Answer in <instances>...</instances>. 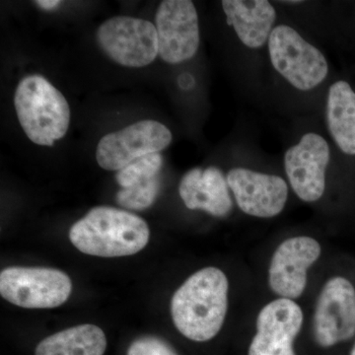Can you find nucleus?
<instances>
[{"mask_svg": "<svg viewBox=\"0 0 355 355\" xmlns=\"http://www.w3.org/2000/svg\"><path fill=\"white\" fill-rule=\"evenodd\" d=\"M160 183V176H157L139 182L130 188L121 189L116 196V202L127 209H146L155 202Z\"/></svg>", "mask_w": 355, "mask_h": 355, "instance_id": "obj_18", "label": "nucleus"}, {"mask_svg": "<svg viewBox=\"0 0 355 355\" xmlns=\"http://www.w3.org/2000/svg\"><path fill=\"white\" fill-rule=\"evenodd\" d=\"M313 333L321 347H334L354 338L355 289L345 277H333L322 288L313 317Z\"/></svg>", "mask_w": 355, "mask_h": 355, "instance_id": "obj_8", "label": "nucleus"}, {"mask_svg": "<svg viewBox=\"0 0 355 355\" xmlns=\"http://www.w3.org/2000/svg\"><path fill=\"white\" fill-rule=\"evenodd\" d=\"M107 338L94 324H80L44 338L35 355H104Z\"/></svg>", "mask_w": 355, "mask_h": 355, "instance_id": "obj_17", "label": "nucleus"}, {"mask_svg": "<svg viewBox=\"0 0 355 355\" xmlns=\"http://www.w3.org/2000/svg\"><path fill=\"white\" fill-rule=\"evenodd\" d=\"M159 57L171 64L195 57L200 46V26L195 4L190 0H165L155 16Z\"/></svg>", "mask_w": 355, "mask_h": 355, "instance_id": "obj_9", "label": "nucleus"}, {"mask_svg": "<svg viewBox=\"0 0 355 355\" xmlns=\"http://www.w3.org/2000/svg\"><path fill=\"white\" fill-rule=\"evenodd\" d=\"M226 179L238 207L248 216L270 218L286 207L288 186L282 178L236 168Z\"/></svg>", "mask_w": 355, "mask_h": 355, "instance_id": "obj_13", "label": "nucleus"}, {"mask_svg": "<svg viewBox=\"0 0 355 355\" xmlns=\"http://www.w3.org/2000/svg\"><path fill=\"white\" fill-rule=\"evenodd\" d=\"M62 2L58 0H37V6L44 9V10H53V9L57 8Z\"/></svg>", "mask_w": 355, "mask_h": 355, "instance_id": "obj_21", "label": "nucleus"}, {"mask_svg": "<svg viewBox=\"0 0 355 355\" xmlns=\"http://www.w3.org/2000/svg\"><path fill=\"white\" fill-rule=\"evenodd\" d=\"M268 51L275 69L298 90H312L328 76L329 65L323 53L289 26L273 28Z\"/></svg>", "mask_w": 355, "mask_h": 355, "instance_id": "obj_4", "label": "nucleus"}, {"mask_svg": "<svg viewBox=\"0 0 355 355\" xmlns=\"http://www.w3.org/2000/svg\"><path fill=\"white\" fill-rule=\"evenodd\" d=\"M150 231L141 217L109 207H94L69 230L70 242L81 253L119 258L139 253Z\"/></svg>", "mask_w": 355, "mask_h": 355, "instance_id": "obj_2", "label": "nucleus"}, {"mask_svg": "<svg viewBox=\"0 0 355 355\" xmlns=\"http://www.w3.org/2000/svg\"><path fill=\"white\" fill-rule=\"evenodd\" d=\"M71 291L69 275L55 268L11 266L0 273V294L19 307H58L69 299Z\"/></svg>", "mask_w": 355, "mask_h": 355, "instance_id": "obj_5", "label": "nucleus"}, {"mask_svg": "<svg viewBox=\"0 0 355 355\" xmlns=\"http://www.w3.org/2000/svg\"><path fill=\"white\" fill-rule=\"evenodd\" d=\"M128 355H178L164 340L155 336H144L135 340L128 349Z\"/></svg>", "mask_w": 355, "mask_h": 355, "instance_id": "obj_20", "label": "nucleus"}, {"mask_svg": "<svg viewBox=\"0 0 355 355\" xmlns=\"http://www.w3.org/2000/svg\"><path fill=\"white\" fill-rule=\"evenodd\" d=\"M350 355H355V345L354 349L352 350V352H350Z\"/></svg>", "mask_w": 355, "mask_h": 355, "instance_id": "obj_23", "label": "nucleus"}, {"mask_svg": "<svg viewBox=\"0 0 355 355\" xmlns=\"http://www.w3.org/2000/svg\"><path fill=\"white\" fill-rule=\"evenodd\" d=\"M301 1H284V3H300Z\"/></svg>", "mask_w": 355, "mask_h": 355, "instance_id": "obj_22", "label": "nucleus"}, {"mask_svg": "<svg viewBox=\"0 0 355 355\" xmlns=\"http://www.w3.org/2000/svg\"><path fill=\"white\" fill-rule=\"evenodd\" d=\"M228 279L209 266L191 275L173 295L171 315L177 330L193 342H207L220 331L228 309Z\"/></svg>", "mask_w": 355, "mask_h": 355, "instance_id": "obj_1", "label": "nucleus"}, {"mask_svg": "<svg viewBox=\"0 0 355 355\" xmlns=\"http://www.w3.org/2000/svg\"><path fill=\"white\" fill-rule=\"evenodd\" d=\"M228 187L227 179L218 168H196L182 178L179 193L189 209H202L222 217L232 209Z\"/></svg>", "mask_w": 355, "mask_h": 355, "instance_id": "obj_14", "label": "nucleus"}, {"mask_svg": "<svg viewBox=\"0 0 355 355\" xmlns=\"http://www.w3.org/2000/svg\"><path fill=\"white\" fill-rule=\"evenodd\" d=\"M163 165L161 154L153 153L130 163L127 167L116 172V181L121 189L130 188L139 182L160 176Z\"/></svg>", "mask_w": 355, "mask_h": 355, "instance_id": "obj_19", "label": "nucleus"}, {"mask_svg": "<svg viewBox=\"0 0 355 355\" xmlns=\"http://www.w3.org/2000/svg\"><path fill=\"white\" fill-rule=\"evenodd\" d=\"M330 158L328 142L314 132L306 133L298 144L286 151V175L294 193L303 202H317L324 195Z\"/></svg>", "mask_w": 355, "mask_h": 355, "instance_id": "obj_10", "label": "nucleus"}, {"mask_svg": "<svg viewBox=\"0 0 355 355\" xmlns=\"http://www.w3.org/2000/svg\"><path fill=\"white\" fill-rule=\"evenodd\" d=\"M18 120L28 139L42 146H53L67 135L70 109L64 96L43 76H26L14 95Z\"/></svg>", "mask_w": 355, "mask_h": 355, "instance_id": "obj_3", "label": "nucleus"}, {"mask_svg": "<svg viewBox=\"0 0 355 355\" xmlns=\"http://www.w3.org/2000/svg\"><path fill=\"white\" fill-rule=\"evenodd\" d=\"M97 42L109 58L123 67H146L159 55L156 26L140 18L116 16L105 21L98 28Z\"/></svg>", "mask_w": 355, "mask_h": 355, "instance_id": "obj_6", "label": "nucleus"}, {"mask_svg": "<svg viewBox=\"0 0 355 355\" xmlns=\"http://www.w3.org/2000/svg\"><path fill=\"white\" fill-rule=\"evenodd\" d=\"M172 142L169 128L157 121H140L105 135L96 150L103 169L120 171L137 159L164 150Z\"/></svg>", "mask_w": 355, "mask_h": 355, "instance_id": "obj_7", "label": "nucleus"}, {"mask_svg": "<svg viewBox=\"0 0 355 355\" xmlns=\"http://www.w3.org/2000/svg\"><path fill=\"white\" fill-rule=\"evenodd\" d=\"M327 121L336 146L355 155V93L345 81L334 83L329 90Z\"/></svg>", "mask_w": 355, "mask_h": 355, "instance_id": "obj_16", "label": "nucleus"}, {"mask_svg": "<svg viewBox=\"0 0 355 355\" xmlns=\"http://www.w3.org/2000/svg\"><path fill=\"white\" fill-rule=\"evenodd\" d=\"M319 242L298 236L282 242L273 254L268 270L270 288L282 298L297 299L307 284V270L321 254Z\"/></svg>", "mask_w": 355, "mask_h": 355, "instance_id": "obj_11", "label": "nucleus"}, {"mask_svg": "<svg viewBox=\"0 0 355 355\" xmlns=\"http://www.w3.org/2000/svg\"><path fill=\"white\" fill-rule=\"evenodd\" d=\"M228 25L233 26L245 46L259 49L270 39L277 18L275 7L266 0H223Z\"/></svg>", "mask_w": 355, "mask_h": 355, "instance_id": "obj_15", "label": "nucleus"}, {"mask_svg": "<svg viewBox=\"0 0 355 355\" xmlns=\"http://www.w3.org/2000/svg\"><path fill=\"white\" fill-rule=\"evenodd\" d=\"M302 324V310L291 299L268 303L257 318V334L248 355H295L293 343Z\"/></svg>", "mask_w": 355, "mask_h": 355, "instance_id": "obj_12", "label": "nucleus"}]
</instances>
